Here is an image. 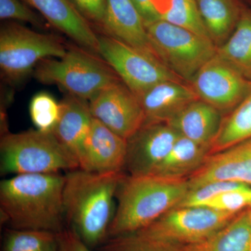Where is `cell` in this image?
Wrapping results in <instances>:
<instances>
[{"mask_svg":"<svg viewBox=\"0 0 251 251\" xmlns=\"http://www.w3.org/2000/svg\"><path fill=\"white\" fill-rule=\"evenodd\" d=\"M59 173L15 175L0 183L1 221L13 229L62 232L63 188Z\"/></svg>","mask_w":251,"mask_h":251,"instance_id":"obj_2","label":"cell"},{"mask_svg":"<svg viewBox=\"0 0 251 251\" xmlns=\"http://www.w3.org/2000/svg\"><path fill=\"white\" fill-rule=\"evenodd\" d=\"M159 20L210 39L196 0H151Z\"/></svg>","mask_w":251,"mask_h":251,"instance_id":"obj_25","label":"cell"},{"mask_svg":"<svg viewBox=\"0 0 251 251\" xmlns=\"http://www.w3.org/2000/svg\"><path fill=\"white\" fill-rule=\"evenodd\" d=\"M135 5L137 10L143 18L145 26L150 23L158 21V15H157L151 0H131Z\"/></svg>","mask_w":251,"mask_h":251,"instance_id":"obj_34","label":"cell"},{"mask_svg":"<svg viewBox=\"0 0 251 251\" xmlns=\"http://www.w3.org/2000/svg\"><path fill=\"white\" fill-rule=\"evenodd\" d=\"M59 103L60 115L52 133L77 158L80 166L93 120L90 103L70 94Z\"/></svg>","mask_w":251,"mask_h":251,"instance_id":"obj_18","label":"cell"},{"mask_svg":"<svg viewBox=\"0 0 251 251\" xmlns=\"http://www.w3.org/2000/svg\"><path fill=\"white\" fill-rule=\"evenodd\" d=\"M31 122L41 131L53 130L60 115V103L46 92L36 94L29 104Z\"/></svg>","mask_w":251,"mask_h":251,"instance_id":"obj_27","label":"cell"},{"mask_svg":"<svg viewBox=\"0 0 251 251\" xmlns=\"http://www.w3.org/2000/svg\"><path fill=\"white\" fill-rule=\"evenodd\" d=\"M189 191L187 178L155 175L125 176L116 194L118 204L108 237L134 233L176 207Z\"/></svg>","mask_w":251,"mask_h":251,"instance_id":"obj_3","label":"cell"},{"mask_svg":"<svg viewBox=\"0 0 251 251\" xmlns=\"http://www.w3.org/2000/svg\"><path fill=\"white\" fill-rule=\"evenodd\" d=\"M250 206H251V201H250Z\"/></svg>","mask_w":251,"mask_h":251,"instance_id":"obj_35","label":"cell"},{"mask_svg":"<svg viewBox=\"0 0 251 251\" xmlns=\"http://www.w3.org/2000/svg\"><path fill=\"white\" fill-rule=\"evenodd\" d=\"M59 233L40 229L6 230L2 251H57Z\"/></svg>","mask_w":251,"mask_h":251,"instance_id":"obj_26","label":"cell"},{"mask_svg":"<svg viewBox=\"0 0 251 251\" xmlns=\"http://www.w3.org/2000/svg\"><path fill=\"white\" fill-rule=\"evenodd\" d=\"M67 48L58 36L37 32L16 23H6L0 29L1 77L18 83L41 61L62 58Z\"/></svg>","mask_w":251,"mask_h":251,"instance_id":"obj_6","label":"cell"},{"mask_svg":"<svg viewBox=\"0 0 251 251\" xmlns=\"http://www.w3.org/2000/svg\"><path fill=\"white\" fill-rule=\"evenodd\" d=\"M82 49L99 54V35L70 0H23Z\"/></svg>","mask_w":251,"mask_h":251,"instance_id":"obj_15","label":"cell"},{"mask_svg":"<svg viewBox=\"0 0 251 251\" xmlns=\"http://www.w3.org/2000/svg\"><path fill=\"white\" fill-rule=\"evenodd\" d=\"M209 38L216 47L233 32L242 11L237 0H196Z\"/></svg>","mask_w":251,"mask_h":251,"instance_id":"obj_20","label":"cell"},{"mask_svg":"<svg viewBox=\"0 0 251 251\" xmlns=\"http://www.w3.org/2000/svg\"><path fill=\"white\" fill-rule=\"evenodd\" d=\"M201 100L219 111L233 110L251 91L248 80L217 54L189 82Z\"/></svg>","mask_w":251,"mask_h":251,"instance_id":"obj_10","label":"cell"},{"mask_svg":"<svg viewBox=\"0 0 251 251\" xmlns=\"http://www.w3.org/2000/svg\"><path fill=\"white\" fill-rule=\"evenodd\" d=\"M248 187L251 186L235 181H215L209 183L196 189L188 191L186 197L177 206H198L220 193Z\"/></svg>","mask_w":251,"mask_h":251,"instance_id":"obj_31","label":"cell"},{"mask_svg":"<svg viewBox=\"0 0 251 251\" xmlns=\"http://www.w3.org/2000/svg\"><path fill=\"white\" fill-rule=\"evenodd\" d=\"M97 251H184L183 246L140 239L134 236L109 238Z\"/></svg>","mask_w":251,"mask_h":251,"instance_id":"obj_28","label":"cell"},{"mask_svg":"<svg viewBox=\"0 0 251 251\" xmlns=\"http://www.w3.org/2000/svg\"><path fill=\"white\" fill-rule=\"evenodd\" d=\"M101 30L161 62L143 18L131 0H107L106 16Z\"/></svg>","mask_w":251,"mask_h":251,"instance_id":"obj_16","label":"cell"},{"mask_svg":"<svg viewBox=\"0 0 251 251\" xmlns=\"http://www.w3.org/2000/svg\"><path fill=\"white\" fill-rule=\"evenodd\" d=\"M179 136L166 122H145L127 140L124 168L132 176L151 175L168 156Z\"/></svg>","mask_w":251,"mask_h":251,"instance_id":"obj_12","label":"cell"},{"mask_svg":"<svg viewBox=\"0 0 251 251\" xmlns=\"http://www.w3.org/2000/svg\"><path fill=\"white\" fill-rule=\"evenodd\" d=\"M187 179L189 191L215 181H235L251 187V138L209 155Z\"/></svg>","mask_w":251,"mask_h":251,"instance_id":"obj_13","label":"cell"},{"mask_svg":"<svg viewBox=\"0 0 251 251\" xmlns=\"http://www.w3.org/2000/svg\"><path fill=\"white\" fill-rule=\"evenodd\" d=\"M251 187L221 193L198 206L225 212L239 213L250 206Z\"/></svg>","mask_w":251,"mask_h":251,"instance_id":"obj_30","label":"cell"},{"mask_svg":"<svg viewBox=\"0 0 251 251\" xmlns=\"http://www.w3.org/2000/svg\"><path fill=\"white\" fill-rule=\"evenodd\" d=\"M184 251H251L250 208L240 211L228 224L202 242L183 246Z\"/></svg>","mask_w":251,"mask_h":251,"instance_id":"obj_21","label":"cell"},{"mask_svg":"<svg viewBox=\"0 0 251 251\" xmlns=\"http://www.w3.org/2000/svg\"><path fill=\"white\" fill-rule=\"evenodd\" d=\"M251 138V91L247 97L223 119L211 144L209 155L219 152Z\"/></svg>","mask_w":251,"mask_h":251,"instance_id":"obj_24","label":"cell"},{"mask_svg":"<svg viewBox=\"0 0 251 251\" xmlns=\"http://www.w3.org/2000/svg\"><path fill=\"white\" fill-rule=\"evenodd\" d=\"M98 38L99 55L136 97L163 81H185L161 61L133 46L105 34Z\"/></svg>","mask_w":251,"mask_h":251,"instance_id":"obj_9","label":"cell"},{"mask_svg":"<svg viewBox=\"0 0 251 251\" xmlns=\"http://www.w3.org/2000/svg\"><path fill=\"white\" fill-rule=\"evenodd\" d=\"M222 120L221 111L199 99L190 103L167 124L181 136L210 150Z\"/></svg>","mask_w":251,"mask_h":251,"instance_id":"obj_19","label":"cell"},{"mask_svg":"<svg viewBox=\"0 0 251 251\" xmlns=\"http://www.w3.org/2000/svg\"><path fill=\"white\" fill-rule=\"evenodd\" d=\"M209 148L180 135L171 151L151 175L171 178H187L198 169Z\"/></svg>","mask_w":251,"mask_h":251,"instance_id":"obj_22","label":"cell"},{"mask_svg":"<svg viewBox=\"0 0 251 251\" xmlns=\"http://www.w3.org/2000/svg\"><path fill=\"white\" fill-rule=\"evenodd\" d=\"M80 168L78 161L52 131L4 133L0 142L1 175L59 173Z\"/></svg>","mask_w":251,"mask_h":251,"instance_id":"obj_4","label":"cell"},{"mask_svg":"<svg viewBox=\"0 0 251 251\" xmlns=\"http://www.w3.org/2000/svg\"><path fill=\"white\" fill-rule=\"evenodd\" d=\"M126 175L121 172L99 173L77 169L64 175V218L81 240L93 249L108 239L113 219L114 198Z\"/></svg>","mask_w":251,"mask_h":251,"instance_id":"obj_1","label":"cell"},{"mask_svg":"<svg viewBox=\"0 0 251 251\" xmlns=\"http://www.w3.org/2000/svg\"><path fill=\"white\" fill-rule=\"evenodd\" d=\"M57 251H92L72 229L65 228L59 232Z\"/></svg>","mask_w":251,"mask_h":251,"instance_id":"obj_33","label":"cell"},{"mask_svg":"<svg viewBox=\"0 0 251 251\" xmlns=\"http://www.w3.org/2000/svg\"><path fill=\"white\" fill-rule=\"evenodd\" d=\"M126 154L127 140L93 117L80 169L99 173L121 172Z\"/></svg>","mask_w":251,"mask_h":251,"instance_id":"obj_14","label":"cell"},{"mask_svg":"<svg viewBox=\"0 0 251 251\" xmlns=\"http://www.w3.org/2000/svg\"><path fill=\"white\" fill-rule=\"evenodd\" d=\"M249 208H250L251 215V206H249Z\"/></svg>","mask_w":251,"mask_h":251,"instance_id":"obj_36","label":"cell"},{"mask_svg":"<svg viewBox=\"0 0 251 251\" xmlns=\"http://www.w3.org/2000/svg\"><path fill=\"white\" fill-rule=\"evenodd\" d=\"M34 77L44 84L57 85L70 95L90 100L105 87L122 81L108 63L82 48H70L62 58L39 63Z\"/></svg>","mask_w":251,"mask_h":251,"instance_id":"obj_5","label":"cell"},{"mask_svg":"<svg viewBox=\"0 0 251 251\" xmlns=\"http://www.w3.org/2000/svg\"><path fill=\"white\" fill-rule=\"evenodd\" d=\"M216 54L251 80V12L242 11L233 32Z\"/></svg>","mask_w":251,"mask_h":251,"instance_id":"obj_23","label":"cell"},{"mask_svg":"<svg viewBox=\"0 0 251 251\" xmlns=\"http://www.w3.org/2000/svg\"><path fill=\"white\" fill-rule=\"evenodd\" d=\"M0 18L1 21L28 23L43 29L50 26L45 18L23 0H0Z\"/></svg>","mask_w":251,"mask_h":251,"instance_id":"obj_29","label":"cell"},{"mask_svg":"<svg viewBox=\"0 0 251 251\" xmlns=\"http://www.w3.org/2000/svg\"><path fill=\"white\" fill-rule=\"evenodd\" d=\"M89 103L94 119L126 140L146 121L139 100L122 81L105 87Z\"/></svg>","mask_w":251,"mask_h":251,"instance_id":"obj_11","label":"cell"},{"mask_svg":"<svg viewBox=\"0 0 251 251\" xmlns=\"http://www.w3.org/2000/svg\"><path fill=\"white\" fill-rule=\"evenodd\" d=\"M91 25L102 29L106 16L107 0H70Z\"/></svg>","mask_w":251,"mask_h":251,"instance_id":"obj_32","label":"cell"},{"mask_svg":"<svg viewBox=\"0 0 251 251\" xmlns=\"http://www.w3.org/2000/svg\"><path fill=\"white\" fill-rule=\"evenodd\" d=\"M137 98L145 112V122L166 123L200 99L189 82L175 80L159 82Z\"/></svg>","mask_w":251,"mask_h":251,"instance_id":"obj_17","label":"cell"},{"mask_svg":"<svg viewBox=\"0 0 251 251\" xmlns=\"http://www.w3.org/2000/svg\"><path fill=\"white\" fill-rule=\"evenodd\" d=\"M145 27L161 62L186 82L217 52L209 38L162 20Z\"/></svg>","mask_w":251,"mask_h":251,"instance_id":"obj_7","label":"cell"},{"mask_svg":"<svg viewBox=\"0 0 251 251\" xmlns=\"http://www.w3.org/2000/svg\"><path fill=\"white\" fill-rule=\"evenodd\" d=\"M239 213L225 212L204 206H176L148 227L130 235L175 245H191L210 237Z\"/></svg>","mask_w":251,"mask_h":251,"instance_id":"obj_8","label":"cell"}]
</instances>
